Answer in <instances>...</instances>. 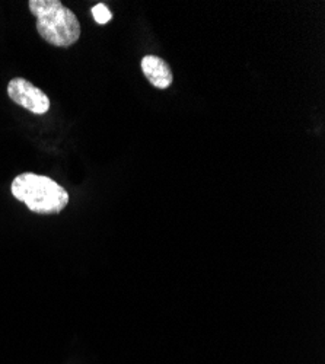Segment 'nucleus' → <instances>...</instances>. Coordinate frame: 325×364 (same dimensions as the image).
Masks as SVG:
<instances>
[{"instance_id":"obj_4","label":"nucleus","mask_w":325,"mask_h":364,"mask_svg":"<svg viewBox=\"0 0 325 364\" xmlns=\"http://www.w3.org/2000/svg\"><path fill=\"white\" fill-rule=\"evenodd\" d=\"M142 72L149 80V83L158 89H166L174 82V75L169 68V65L165 62L164 58L149 54L144 55L140 62Z\"/></svg>"},{"instance_id":"obj_2","label":"nucleus","mask_w":325,"mask_h":364,"mask_svg":"<svg viewBox=\"0 0 325 364\" xmlns=\"http://www.w3.org/2000/svg\"><path fill=\"white\" fill-rule=\"evenodd\" d=\"M12 194L37 215H55L69 204V193L48 176L25 172L12 181Z\"/></svg>"},{"instance_id":"obj_3","label":"nucleus","mask_w":325,"mask_h":364,"mask_svg":"<svg viewBox=\"0 0 325 364\" xmlns=\"http://www.w3.org/2000/svg\"><path fill=\"white\" fill-rule=\"evenodd\" d=\"M8 95L19 107L43 115L50 109V100L37 86L23 77H15L8 83Z\"/></svg>"},{"instance_id":"obj_5","label":"nucleus","mask_w":325,"mask_h":364,"mask_svg":"<svg viewBox=\"0 0 325 364\" xmlns=\"http://www.w3.org/2000/svg\"><path fill=\"white\" fill-rule=\"evenodd\" d=\"M92 15H94V19L100 23V25H105L107 22L111 21L112 18V14L110 12V9L104 5V4H98L92 8Z\"/></svg>"},{"instance_id":"obj_1","label":"nucleus","mask_w":325,"mask_h":364,"mask_svg":"<svg viewBox=\"0 0 325 364\" xmlns=\"http://www.w3.org/2000/svg\"><path fill=\"white\" fill-rule=\"evenodd\" d=\"M28 5L46 43L62 48L78 43L82 33L79 19L60 0H29Z\"/></svg>"}]
</instances>
